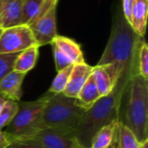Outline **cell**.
<instances>
[{
	"mask_svg": "<svg viewBox=\"0 0 148 148\" xmlns=\"http://www.w3.org/2000/svg\"><path fill=\"white\" fill-rule=\"evenodd\" d=\"M2 31H3V29H0V35H1V33H2Z\"/></svg>",
	"mask_w": 148,
	"mask_h": 148,
	"instance_id": "33",
	"label": "cell"
},
{
	"mask_svg": "<svg viewBox=\"0 0 148 148\" xmlns=\"http://www.w3.org/2000/svg\"><path fill=\"white\" fill-rule=\"evenodd\" d=\"M140 145L133 132L119 120L113 148H140Z\"/></svg>",
	"mask_w": 148,
	"mask_h": 148,
	"instance_id": "17",
	"label": "cell"
},
{
	"mask_svg": "<svg viewBox=\"0 0 148 148\" xmlns=\"http://www.w3.org/2000/svg\"><path fill=\"white\" fill-rule=\"evenodd\" d=\"M6 101H7V99H6L3 95L0 94V113H1V111H2V109H3V108L5 102H6Z\"/></svg>",
	"mask_w": 148,
	"mask_h": 148,
	"instance_id": "28",
	"label": "cell"
},
{
	"mask_svg": "<svg viewBox=\"0 0 148 148\" xmlns=\"http://www.w3.org/2000/svg\"><path fill=\"white\" fill-rule=\"evenodd\" d=\"M144 38L138 36L126 20L122 10L116 11L110 36L97 65H108L118 82L129 83L139 74V50Z\"/></svg>",
	"mask_w": 148,
	"mask_h": 148,
	"instance_id": "1",
	"label": "cell"
},
{
	"mask_svg": "<svg viewBox=\"0 0 148 148\" xmlns=\"http://www.w3.org/2000/svg\"><path fill=\"white\" fill-rule=\"evenodd\" d=\"M101 95L98 91L95 80L92 75L88 77V81L81 89L76 100V103L79 107L84 110L89 109L100 98Z\"/></svg>",
	"mask_w": 148,
	"mask_h": 148,
	"instance_id": "16",
	"label": "cell"
},
{
	"mask_svg": "<svg viewBox=\"0 0 148 148\" xmlns=\"http://www.w3.org/2000/svg\"><path fill=\"white\" fill-rule=\"evenodd\" d=\"M33 45L37 44L28 25L3 29L0 35V54L20 53Z\"/></svg>",
	"mask_w": 148,
	"mask_h": 148,
	"instance_id": "6",
	"label": "cell"
},
{
	"mask_svg": "<svg viewBox=\"0 0 148 148\" xmlns=\"http://www.w3.org/2000/svg\"><path fill=\"white\" fill-rule=\"evenodd\" d=\"M140 148H148V140L145 141V142H143V143H141V145H140Z\"/></svg>",
	"mask_w": 148,
	"mask_h": 148,
	"instance_id": "32",
	"label": "cell"
},
{
	"mask_svg": "<svg viewBox=\"0 0 148 148\" xmlns=\"http://www.w3.org/2000/svg\"><path fill=\"white\" fill-rule=\"evenodd\" d=\"M8 148H43L38 145L37 143L30 140H13Z\"/></svg>",
	"mask_w": 148,
	"mask_h": 148,
	"instance_id": "25",
	"label": "cell"
},
{
	"mask_svg": "<svg viewBox=\"0 0 148 148\" xmlns=\"http://www.w3.org/2000/svg\"><path fill=\"white\" fill-rule=\"evenodd\" d=\"M53 47V52H54V58H55V63H56V71H60L70 65H73L71 62L58 49L56 46L52 44Z\"/></svg>",
	"mask_w": 148,
	"mask_h": 148,
	"instance_id": "24",
	"label": "cell"
},
{
	"mask_svg": "<svg viewBox=\"0 0 148 148\" xmlns=\"http://www.w3.org/2000/svg\"><path fill=\"white\" fill-rule=\"evenodd\" d=\"M118 121H112L111 123L102 127L100 130H98L92 140L90 147L113 148Z\"/></svg>",
	"mask_w": 148,
	"mask_h": 148,
	"instance_id": "19",
	"label": "cell"
},
{
	"mask_svg": "<svg viewBox=\"0 0 148 148\" xmlns=\"http://www.w3.org/2000/svg\"><path fill=\"white\" fill-rule=\"evenodd\" d=\"M138 68L139 74L148 80V46L145 41L141 43L139 50Z\"/></svg>",
	"mask_w": 148,
	"mask_h": 148,
	"instance_id": "23",
	"label": "cell"
},
{
	"mask_svg": "<svg viewBox=\"0 0 148 148\" xmlns=\"http://www.w3.org/2000/svg\"><path fill=\"white\" fill-rule=\"evenodd\" d=\"M128 84L118 82L110 94L101 97L83 114L75 133V139L84 147H90L95 134L102 127L120 120V110Z\"/></svg>",
	"mask_w": 148,
	"mask_h": 148,
	"instance_id": "2",
	"label": "cell"
},
{
	"mask_svg": "<svg viewBox=\"0 0 148 148\" xmlns=\"http://www.w3.org/2000/svg\"><path fill=\"white\" fill-rule=\"evenodd\" d=\"M127 92L128 98L122 122L141 144L148 140V80L136 75L130 80Z\"/></svg>",
	"mask_w": 148,
	"mask_h": 148,
	"instance_id": "3",
	"label": "cell"
},
{
	"mask_svg": "<svg viewBox=\"0 0 148 148\" xmlns=\"http://www.w3.org/2000/svg\"><path fill=\"white\" fill-rule=\"evenodd\" d=\"M134 0H122V12L129 24H131V14Z\"/></svg>",
	"mask_w": 148,
	"mask_h": 148,
	"instance_id": "26",
	"label": "cell"
},
{
	"mask_svg": "<svg viewBox=\"0 0 148 148\" xmlns=\"http://www.w3.org/2000/svg\"><path fill=\"white\" fill-rule=\"evenodd\" d=\"M51 44L56 46L73 65L86 62L80 45L74 40L65 36H57Z\"/></svg>",
	"mask_w": 148,
	"mask_h": 148,
	"instance_id": "13",
	"label": "cell"
},
{
	"mask_svg": "<svg viewBox=\"0 0 148 148\" xmlns=\"http://www.w3.org/2000/svg\"><path fill=\"white\" fill-rule=\"evenodd\" d=\"M148 13V0H134L132 14L131 27L140 37L145 36Z\"/></svg>",
	"mask_w": 148,
	"mask_h": 148,
	"instance_id": "14",
	"label": "cell"
},
{
	"mask_svg": "<svg viewBox=\"0 0 148 148\" xmlns=\"http://www.w3.org/2000/svg\"><path fill=\"white\" fill-rule=\"evenodd\" d=\"M29 140L43 148H72L78 143L75 136L50 127L42 129Z\"/></svg>",
	"mask_w": 148,
	"mask_h": 148,
	"instance_id": "8",
	"label": "cell"
},
{
	"mask_svg": "<svg viewBox=\"0 0 148 148\" xmlns=\"http://www.w3.org/2000/svg\"><path fill=\"white\" fill-rule=\"evenodd\" d=\"M93 67L86 62L75 64L71 71L68 84L62 94L68 97L76 99L81 89L92 75Z\"/></svg>",
	"mask_w": 148,
	"mask_h": 148,
	"instance_id": "9",
	"label": "cell"
},
{
	"mask_svg": "<svg viewBox=\"0 0 148 148\" xmlns=\"http://www.w3.org/2000/svg\"><path fill=\"white\" fill-rule=\"evenodd\" d=\"M26 74L11 70L0 82V94L7 100L21 101L23 96L22 84Z\"/></svg>",
	"mask_w": 148,
	"mask_h": 148,
	"instance_id": "10",
	"label": "cell"
},
{
	"mask_svg": "<svg viewBox=\"0 0 148 148\" xmlns=\"http://www.w3.org/2000/svg\"><path fill=\"white\" fill-rule=\"evenodd\" d=\"M45 2L49 3V4H51V5H53V4H56L58 0H45Z\"/></svg>",
	"mask_w": 148,
	"mask_h": 148,
	"instance_id": "30",
	"label": "cell"
},
{
	"mask_svg": "<svg viewBox=\"0 0 148 148\" xmlns=\"http://www.w3.org/2000/svg\"><path fill=\"white\" fill-rule=\"evenodd\" d=\"M19 54H0V82L8 73L13 70L15 61Z\"/></svg>",
	"mask_w": 148,
	"mask_h": 148,
	"instance_id": "22",
	"label": "cell"
},
{
	"mask_svg": "<svg viewBox=\"0 0 148 148\" xmlns=\"http://www.w3.org/2000/svg\"><path fill=\"white\" fill-rule=\"evenodd\" d=\"M18 110V101L7 100L0 113V130L6 127L14 119Z\"/></svg>",
	"mask_w": 148,
	"mask_h": 148,
	"instance_id": "21",
	"label": "cell"
},
{
	"mask_svg": "<svg viewBox=\"0 0 148 148\" xmlns=\"http://www.w3.org/2000/svg\"><path fill=\"white\" fill-rule=\"evenodd\" d=\"M12 140L2 130H0V148H8Z\"/></svg>",
	"mask_w": 148,
	"mask_h": 148,
	"instance_id": "27",
	"label": "cell"
},
{
	"mask_svg": "<svg viewBox=\"0 0 148 148\" xmlns=\"http://www.w3.org/2000/svg\"><path fill=\"white\" fill-rule=\"evenodd\" d=\"M72 148H91V147H84V146H82L79 142L76 144V145H75L74 147Z\"/></svg>",
	"mask_w": 148,
	"mask_h": 148,
	"instance_id": "31",
	"label": "cell"
},
{
	"mask_svg": "<svg viewBox=\"0 0 148 148\" xmlns=\"http://www.w3.org/2000/svg\"><path fill=\"white\" fill-rule=\"evenodd\" d=\"M23 0H3L2 29L21 25Z\"/></svg>",
	"mask_w": 148,
	"mask_h": 148,
	"instance_id": "15",
	"label": "cell"
},
{
	"mask_svg": "<svg viewBox=\"0 0 148 148\" xmlns=\"http://www.w3.org/2000/svg\"><path fill=\"white\" fill-rule=\"evenodd\" d=\"M56 5H53L42 17L29 25L39 48L43 45L51 44L58 36L56 22Z\"/></svg>",
	"mask_w": 148,
	"mask_h": 148,
	"instance_id": "7",
	"label": "cell"
},
{
	"mask_svg": "<svg viewBox=\"0 0 148 148\" xmlns=\"http://www.w3.org/2000/svg\"><path fill=\"white\" fill-rule=\"evenodd\" d=\"M3 0H0V29H2V14H3Z\"/></svg>",
	"mask_w": 148,
	"mask_h": 148,
	"instance_id": "29",
	"label": "cell"
},
{
	"mask_svg": "<svg viewBox=\"0 0 148 148\" xmlns=\"http://www.w3.org/2000/svg\"><path fill=\"white\" fill-rule=\"evenodd\" d=\"M73 67H74V65H70V66L58 71L57 75L55 77L48 92H49L51 94H55V95L62 94L64 91V89L68 84Z\"/></svg>",
	"mask_w": 148,
	"mask_h": 148,
	"instance_id": "20",
	"label": "cell"
},
{
	"mask_svg": "<svg viewBox=\"0 0 148 148\" xmlns=\"http://www.w3.org/2000/svg\"><path fill=\"white\" fill-rule=\"evenodd\" d=\"M50 94L47 92L32 101H18L17 113L4 131L12 141L29 140L44 128L42 123V114Z\"/></svg>",
	"mask_w": 148,
	"mask_h": 148,
	"instance_id": "5",
	"label": "cell"
},
{
	"mask_svg": "<svg viewBox=\"0 0 148 148\" xmlns=\"http://www.w3.org/2000/svg\"><path fill=\"white\" fill-rule=\"evenodd\" d=\"M52 6L44 0H23L21 23L29 26L42 17Z\"/></svg>",
	"mask_w": 148,
	"mask_h": 148,
	"instance_id": "12",
	"label": "cell"
},
{
	"mask_svg": "<svg viewBox=\"0 0 148 148\" xmlns=\"http://www.w3.org/2000/svg\"><path fill=\"white\" fill-rule=\"evenodd\" d=\"M85 111L77 105L75 98L68 97L62 93L50 94L42 111V123L44 128H55L75 137Z\"/></svg>",
	"mask_w": 148,
	"mask_h": 148,
	"instance_id": "4",
	"label": "cell"
},
{
	"mask_svg": "<svg viewBox=\"0 0 148 148\" xmlns=\"http://www.w3.org/2000/svg\"><path fill=\"white\" fill-rule=\"evenodd\" d=\"M38 49L39 47L37 45H33L20 52L15 61L13 70L24 74L30 71L36 63L38 58Z\"/></svg>",
	"mask_w": 148,
	"mask_h": 148,
	"instance_id": "18",
	"label": "cell"
},
{
	"mask_svg": "<svg viewBox=\"0 0 148 148\" xmlns=\"http://www.w3.org/2000/svg\"><path fill=\"white\" fill-rule=\"evenodd\" d=\"M92 76L101 97L110 94L118 82L117 77L108 65L93 67Z\"/></svg>",
	"mask_w": 148,
	"mask_h": 148,
	"instance_id": "11",
	"label": "cell"
}]
</instances>
